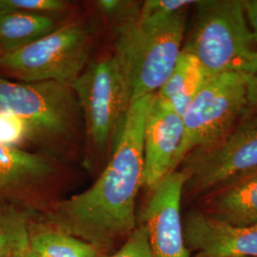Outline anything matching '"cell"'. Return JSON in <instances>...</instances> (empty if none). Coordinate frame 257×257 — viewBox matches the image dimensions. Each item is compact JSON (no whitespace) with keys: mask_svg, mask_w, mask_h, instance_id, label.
I'll return each instance as SVG.
<instances>
[{"mask_svg":"<svg viewBox=\"0 0 257 257\" xmlns=\"http://www.w3.org/2000/svg\"><path fill=\"white\" fill-rule=\"evenodd\" d=\"M153 95L131 103L116 146L89 189L58 202L38 217L109 255L138 226L136 202L144 181V127Z\"/></svg>","mask_w":257,"mask_h":257,"instance_id":"cell-1","label":"cell"},{"mask_svg":"<svg viewBox=\"0 0 257 257\" xmlns=\"http://www.w3.org/2000/svg\"><path fill=\"white\" fill-rule=\"evenodd\" d=\"M136 3L119 19L113 54L128 75L132 102L154 95L172 74L182 48L188 10L166 19L139 17Z\"/></svg>","mask_w":257,"mask_h":257,"instance_id":"cell-2","label":"cell"},{"mask_svg":"<svg viewBox=\"0 0 257 257\" xmlns=\"http://www.w3.org/2000/svg\"><path fill=\"white\" fill-rule=\"evenodd\" d=\"M193 31L182 48L211 77L244 70L255 51L242 0H201Z\"/></svg>","mask_w":257,"mask_h":257,"instance_id":"cell-3","label":"cell"},{"mask_svg":"<svg viewBox=\"0 0 257 257\" xmlns=\"http://www.w3.org/2000/svg\"><path fill=\"white\" fill-rule=\"evenodd\" d=\"M87 136L101 154L112 152L119 140L132 103L128 75L111 55L92 62L73 84Z\"/></svg>","mask_w":257,"mask_h":257,"instance_id":"cell-4","label":"cell"},{"mask_svg":"<svg viewBox=\"0 0 257 257\" xmlns=\"http://www.w3.org/2000/svg\"><path fill=\"white\" fill-rule=\"evenodd\" d=\"M247 110V74L230 72L211 77L182 115L183 137L172 173L193 151L210 147L225 138Z\"/></svg>","mask_w":257,"mask_h":257,"instance_id":"cell-5","label":"cell"},{"mask_svg":"<svg viewBox=\"0 0 257 257\" xmlns=\"http://www.w3.org/2000/svg\"><path fill=\"white\" fill-rule=\"evenodd\" d=\"M92 37L80 22H70L19 50L2 54L0 68L25 83L72 87L88 66Z\"/></svg>","mask_w":257,"mask_h":257,"instance_id":"cell-6","label":"cell"},{"mask_svg":"<svg viewBox=\"0 0 257 257\" xmlns=\"http://www.w3.org/2000/svg\"><path fill=\"white\" fill-rule=\"evenodd\" d=\"M180 166L186 176L183 194L196 201L254 170L257 168L256 114L240 121L215 144L189 154Z\"/></svg>","mask_w":257,"mask_h":257,"instance_id":"cell-7","label":"cell"},{"mask_svg":"<svg viewBox=\"0 0 257 257\" xmlns=\"http://www.w3.org/2000/svg\"><path fill=\"white\" fill-rule=\"evenodd\" d=\"M78 107L70 86L14 82L0 76V112L26 120L34 134H67L73 128Z\"/></svg>","mask_w":257,"mask_h":257,"instance_id":"cell-8","label":"cell"},{"mask_svg":"<svg viewBox=\"0 0 257 257\" xmlns=\"http://www.w3.org/2000/svg\"><path fill=\"white\" fill-rule=\"evenodd\" d=\"M186 176L170 173L151 191L137 222L148 232L152 257H191L184 238L181 201Z\"/></svg>","mask_w":257,"mask_h":257,"instance_id":"cell-9","label":"cell"},{"mask_svg":"<svg viewBox=\"0 0 257 257\" xmlns=\"http://www.w3.org/2000/svg\"><path fill=\"white\" fill-rule=\"evenodd\" d=\"M182 137V116L168 102L154 94L148 107L144 127L143 187L150 192L172 173Z\"/></svg>","mask_w":257,"mask_h":257,"instance_id":"cell-10","label":"cell"},{"mask_svg":"<svg viewBox=\"0 0 257 257\" xmlns=\"http://www.w3.org/2000/svg\"><path fill=\"white\" fill-rule=\"evenodd\" d=\"M182 220L191 257H257V225L230 226L211 219L195 208Z\"/></svg>","mask_w":257,"mask_h":257,"instance_id":"cell-11","label":"cell"},{"mask_svg":"<svg viewBox=\"0 0 257 257\" xmlns=\"http://www.w3.org/2000/svg\"><path fill=\"white\" fill-rule=\"evenodd\" d=\"M55 174L49 157L0 144V202L32 209V200Z\"/></svg>","mask_w":257,"mask_h":257,"instance_id":"cell-12","label":"cell"},{"mask_svg":"<svg viewBox=\"0 0 257 257\" xmlns=\"http://www.w3.org/2000/svg\"><path fill=\"white\" fill-rule=\"evenodd\" d=\"M196 210L221 223L257 225V168L198 199Z\"/></svg>","mask_w":257,"mask_h":257,"instance_id":"cell-13","label":"cell"},{"mask_svg":"<svg viewBox=\"0 0 257 257\" xmlns=\"http://www.w3.org/2000/svg\"><path fill=\"white\" fill-rule=\"evenodd\" d=\"M210 79L199 60L182 49L172 74L156 94L182 116Z\"/></svg>","mask_w":257,"mask_h":257,"instance_id":"cell-14","label":"cell"},{"mask_svg":"<svg viewBox=\"0 0 257 257\" xmlns=\"http://www.w3.org/2000/svg\"><path fill=\"white\" fill-rule=\"evenodd\" d=\"M29 248L39 257H99L86 241L41 220L38 216L30 224Z\"/></svg>","mask_w":257,"mask_h":257,"instance_id":"cell-15","label":"cell"},{"mask_svg":"<svg viewBox=\"0 0 257 257\" xmlns=\"http://www.w3.org/2000/svg\"><path fill=\"white\" fill-rule=\"evenodd\" d=\"M59 27L49 15L14 13L0 17V47L11 53L46 37Z\"/></svg>","mask_w":257,"mask_h":257,"instance_id":"cell-16","label":"cell"},{"mask_svg":"<svg viewBox=\"0 0 257 257\" xmlns=\"http://www.w3.org/2000/svg\"><path fill=\"white\" fill-rule=\"evenodd\" d=\"M32 209L0 202V257H13L29 248Z\"/></svg>","mask_w":257,"mask_h":257,"instance_id":"cell-17","label":"cell"},{"mask_svg":"<svg viewBox=\"0 0 257 257\" xmlns=\"http://www.w3.org/2000/svg\"><path fill=\"white\" fill-rule=\"evenodd\" d=\"M65 8L66 3L61 0H0V17L23 12L49 15Z\"/></svg>","mask_w":257,"mask_h":257,"instance_id":"cell-18","label":"cell"},{"mask_svg":"<svg viewBox=\"0 0 257 257\" xmlns=\"http://www.w3.org/2000/svg\"><path fill=\"white\" fill-rule=\"evenodd\" d=\"M33 134L34 131L26 120L0 112V144L18 147Z\"/></svg>","mask_w":257,"mask_h":257,"instance_id":"cell-19","label":"cell"},{"mask_svg":"<svg viewBox=\"0 0 257 257\" xmlns=\"http://www.w3.org/2000/svg\"><path fill=\"white\" fill-rule=\"evenodd\" d=\"M196 2L197 0H147L140 4L139 17L145 19L170 18L189 9Z\"/></svg>","mask_w":257,"mask_h":257,"instance_id":"cell-20","label":"cell"},{"mask_svg":"<svg viewBox=\"0 0 257 257\" xmlns=\"http://www.w3.org/2000/svg\"><path fill=\"white\" fill-rule=\"evenodd\" d=\"M99 257H152L146 228L138 223L136 230L117 250Z\"/></svg>","mask_w":257,"mask_h":257,"instance_id":"cell-21","label":"cell"},{"mask_svg":"<svg viewBox=\"0 0 257 257\" xmlns=\"http://www.w3.org/2000/svg\"><path fill=\"white\" fill-rule=\"evenodd\" d=\"M137 2L121 1V0H100L96 2V6L104 15L109 18L124 17L132 9Z\"/></svg>","mask_w":257,"mask_h":257,"instance_id":"cell-22","label":"cell"},{"mask_svg":"<svg viewBox=\"0 0 257 257\" xmlns=\"http://www.w3.org/2000/svg\"><path fill=\"white\" fill-rule=\"evenodd\" d=\"M246 20L250 26L253 43H257V0H242Z\"/></svg>","mask_w":257,"mask_h":257,"instance_id":"cell-23","label":"cell"},{"mask_svg":"<svg viewBox=\"0 0 257 257\" xmlns=\"http://www.w3.org/2000/svg\"><path fill=\"white\" fill-rule=\"evenodd\" d=\"M247 101L248 110L257 115V72L247 74Z\"/></svg>","mask_w":257,"mask_h":257,"instance_id":"cell-24","label":"cell"},{"mask_svg":"<svg viewBox=\"0 0 257 257\" xmlns=\"http://www.w3.org/2000/svg\"><path fill=\"white\" fill-rule=\"evenodd\" d=\"M257 72V50L254 53V55L252 56V58L250 59L249 63L247 65L244 73L246 74H254Z\"/></svg>","mask_w":257,"mask_h":257,"instance_id":"cell-25","label":"cell"},{"mask_svg":"<svg viewBox=\"0 0 257 257\" xmlns=\"http://www.w3.org/2000/svg\"><path fill=\"white\" fill-rule=\"evenodd\" d=\"M13 257H39L37 256V254L34 252V251H32L30 248H27V249H25V250H23V251H21V252H19V253H17L16 255H14Z\"/></svg>","mask_w":257,"mask_h":257,"instance_id":"cell-26","label":"cell"},{"mask_svg":"<svg viewBox=\"0 0 257 257\" xmlns=\"http://www.w3.org/2000/svg\"><path fill=\"white\" fill-rule=\"evenodd\" d=\"M2 54H3V52H2V50H1V47H0V56L2 55Z\"/></svg>","mask_w":257,"mask_h":257,"instance_id":"cell-27","label":"cell"}]
</instances>
